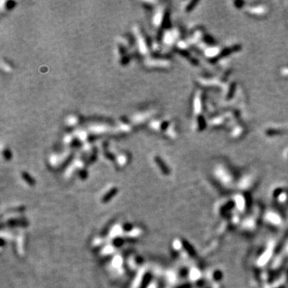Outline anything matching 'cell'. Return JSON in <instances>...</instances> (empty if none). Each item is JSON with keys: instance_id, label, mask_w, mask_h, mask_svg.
<instances>
[{"instance_id": "6da1fadb", "label": "cell", "mask_w": 288, "mask_h": 288, "mask_svg": "<svg viewBox=\"0 0 288 288\" xmlns=\"http://www.w3.org/2000/svg\"><path fill=\"white\" fill-rule=\"evenodd\" d=\"M115 194H116V189H114V190H112L111 191L109 192V193H108V194H106V195L105 196V197H104L103 201H104V202H106V201H107V200L111 199V198L112 196L115 195Z\"/></svg>"}]
</instances>
